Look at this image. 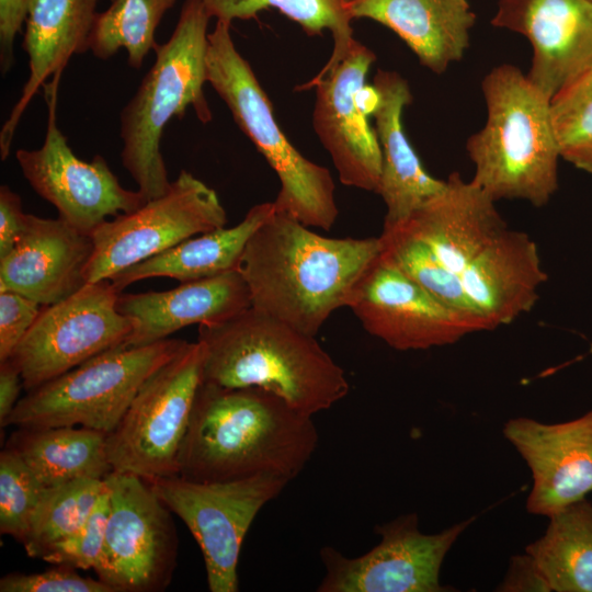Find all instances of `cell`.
I'll use <instances>...</instances> for the list:
<instances>
[{
    "instance_id": "1",
    "label": "cell",
    "mask_w": 592,
    "mask_h": 592,
    "mask_svg": "<svg viewBox=\"0 0 592 592\" xmlns=\"http://www.w3.org/2000/svg\"><path fill=\"white\" fill-rule=\"evenodd\" d=\"M317 444L312 415L275 394L202 380L180 448L178 476L225 481L270 474L293 480Z\"/></svg>"
},
{
    "instance_id": "2",
    "label": "cell",
    "mask_w": 592,
    "mask_h": 592,
    "mask_svg": "<svg viewBox=\"0 0 592 592\" xmlns=\"http://www.w3.org/2000/svg\"><path fill=\"white\" fill-rule=\"evenodd\" d=\"M380 251V237L329 238L274 210L249 239L238 271L253 308L316 337L348 307Z\"/></svg>"
},
{
    "instance_id": "3",
    "label": "cell",
    "mask_w": 592,
    "mask_h": 592,
    "mask_svg": "<svg viewBox=\"0 0 592 592\" xmlns=\"http://www.w3.org/2000/svg\"><path fill=\"white\" fill-rule=\"evenodd\" d=\"M203 382L257 387L314 415L349 392L344 371L316 337L252 306L218 323L198 326Z\"/></svg>"
},
{
    "instance_id": "4",
    "label": "cell",
    "mask_w": 592,
    "mask_h": 592,
    "mask_svg": "<svg viewBox=\"0 0 592 592\" xmlns=\"http://www.w3.org/2000/svg\"><path fill=\"white\" fill-rule=\"evenodd\" d=\"M481 90L487 121L466 143L471 180L496 202L546 205L558 190L560 158L550 99L510 64L492 68Z\"/></svg>"
},
{
    "instance_id": "5",
    "label": "cell",
    "mask_w": 592,
    "mask_h": 592,
    "mask_svg": "<svg viewBox=\"0 0 592 592\" xmlns=\"http://www.w3.org/2000/svg\"><path fill=\"white\" fill-rule=\"evenodd\" d=\"M205 0H185L169 39L156 44L155 61L119 114L123 167L152 200L171 185L160 150L163 129L192 106L203 123L212 119L204 95L208 22Z\"/></svg>"
},
{
    "instance_id": "6",
    "label": "cell",
    "mask_w": 592,
    "mask_h": 592,
    "mask_svg": "<svg viewBox=\"0 0 592 592\" xmlns=\"http://www.w3.org/2000/svg\"><path fill=\"white\" fill-rule=\"evenodd\" d=\"M230 26L231 22L217 20L208 33L206 82L275 171L281 182L275 210L329 231L339 215L332 175L305 158L284 135L265 91L235 46Z\"/></svg>"
},
{
    "instance_id": "7",
    "label": "cell",
    "mask_w": 592,
    "mask_h": 592,
    "mask_svg": "<svg viewBox=\"0 0 592 592\" xmlns=\"http://www.w3.org/2000/svg\"><path fill=\"white\" fill-rule=\"evenodd\" d=\"M186 343L168 338L106 350L27 391L1 428L83 426L110 434L144 382Z\"/></svg>"
},
{
    "instance_id": "8",
    "label": "cell",
    "mask_w": 592,
    "mask_h": 592,
    "mask_svg": "<svg viewBox=\"0 0 592 592\" xmlns=\"http://www.w3.org/2000/svg\"><path fill=\"white\" fill-rule=\"evenodd\" d=\"M204 346L187 342L140 386L116 428L107 434L113 471L147 481L178 476V457L198 387Z\"/></svg>"
},
{
    "instance_id": "9",
    "label": "cell",
    "mask_w": 592,
    "mask_h": 592,
    "mask_svg": "<svg viewBox=\"0 0 592 592\" xmlns=\"http://www.w3.org/2000/svg\"><path fill=\"white\" fill-rule=\"evenodd\" d=\"M289 481L282 476L262 474L225 481H193L172 476L149 482L197 542L208 590L236 592L243 539L261 509Z\"/></svg>"
},
{
    "instance_id": "10",
    "label": "cell",
    "mask_w": 592,
    "mask_h": 592,
    "mask_svg": "<svg viewBox=\"0 0 592 592\" xmlns=\"http://www.w3.org/2000/svg\"><path fill=\"white\" fill-rule=\"evenodd\" d=\"M227 214L216 191L182 170L161 196L101 224L92 234L93 250L86 283L160 254L196 235L225 227Z\"/></svg>"
},
{
    "instance_id": "11",
    "label": "cell",
    "mask_w": 592,
    "mask_h": 592,
    "mask_svg": "<svg viewBox=\"0 0 592 592\" xmlns=\"http://www.w3.org/2000/svg\"><path fill=\"white\" fill-rule=\"evenodd\" d=\"M110 511L94 572L114 592L163 591L177 565L179 539L170 509L149 481L112 471L104 478Z\"/></svg>"
},
{
    "instance_id": "12",
    "label": "cell",
    "mask_w": 592,
    "mask_h": 592,
    "mask_svg": "<svg viewBox=\"0 0 592 592\" xmlns=\"http://www.w3.org/2000/svg\"><path fill=\"white\" fill-rule=\"evenodd\" d=\"M110 280L87 283L42 310L10 360L30 391L91 357L125 344L132 320L121 314Z\"/></svg>"
},
{
    "instance_id": "13",
    "label": "cell",
    "mask_w": 592,
    "mask_h": 592,
    "mask_svg": "<svg viewBox=\"0 0 592 592\" xmlns=\"http://www.w3.org/2000/svg\"><path fill=\"white\" fill-rule=\"evenodd\" d=\"M61 72L44 84L47 127L38 149H18L15 159L32 189L58 212V217L91 235L101 224L146 203L137 190L125 189L106 160L96 155L79 159L57 125V92Z\"/></svg>"
},
{
    "instance_id": "14",
    "label": "cell",
    "mask_w": 592,
    "mask_h": 592,
    "mask_svg": "<svg viewBox=\"0 0 592 592\" xmlns=\"http://www.w3.org/2000/svg\"><path fill=\"white\" fill-rule=\"evenodd\" d=\"M375 60L374 52L354 38L335 66L320 71L303 89L316 88L312 126L341 183L377 193L382 152L367 118L377 102V92L366 84Z\"/></svg>"
},
{
    "instance_id": "15",
    "label": "cell",
    "mask_w": 592,
    "mask_h": 592,
    "mask_svg": "<svg viewBox=\"0 0 592 592\" xmlns=\"http://www.w3.org/2000/svg\"><path fill=\"white\" fill-rule=\"evenodd\" d=\"M474 517L436 533L424 534L415 513L403 514L375 526L380 542L362 556L351 558L331 546L319 555L325 576L318 592H442L443 560Z\"/></svg>"
},
{
    "instance_id": "16",
    "label": "cell",
    "mask_w": 592,
    "mask_h": 592,
    "mask_svg": "<svg viewBox=\"0 0 592 592\" xmlns=\"http://www.w3.org/2000/svg\"><path fill=\"white\" fill-rule=\"evenodd\" d=\"M372 335L398 351L454 344L483 331L402 272L382 251L354 288L348 305Z\"/></svg>"
},
{
    "instance_id": "17",
    "label": "cell",
    "mask_w": 592,
    "mask_h": 592,
    "mask_svg": "<svg viewBox=\"0 0 592 592\" xmlns=\"http://www.w3.org/2000/svg\"><path fill=\"white\" fill-rule=\"evenodd\" d=\"M503 435L531 469L530 513L549 517L592 492V409L558 423L510 419Z\"/></svg>"
},
{
    "instance_id": "18",
    "label": "cell",
    "mask_w": 592,
    "mask_h": 592,
    "mask_svg": "<svg viewBox=\"0 0 592 592\" xmlns=\"http://www.w3.org/2000/svg\"><path fill=\"white\" fill-rule=\"evenodd\" d=\"M491 24L528 39L526 76L550 100L592 67L591 0H499Z\"/></svg>"
},
{
    "instance_id": "19",
    "label": "cell",
    "mask_w": 592,
    "mask_h": 592,
    "mask_svg": "<svg viewBox=\"0 0 592 592\" xmlns=\"http://www.w3.org/2000/svg\"><path fill=\"white\" fill-rule=\"evenodd\" d=\"M396 226L425 244L462 291L465 272L509 228L496 201L458 172H452L442 192Z\"/></svg>"
},
{
    "instance_id": "20",
    "label": "cell",
    "mask_w": 592,
    "mask_h": 592,
    "mask_svg": "<svg viewBox=\"0 0 592 592\" xmlns=\"http://www.w3.org/2000/svg\"><path fill=\"white\" fill-rule=\"evenodd\" d=\"M92 250L91 235L59 217L29 214L15 247L0 258V292L19 293L42 306L58 303L87 284Z\"/></svg>"
},
{
    "instance_id": "21",
    "label": "cell",
    "mask_w": 592,
    "mask_h": 592,
    "mask_svg": "<svg viewBox=\"0 0 592 592\" xmlns=\"http://www.w3.org/2000/svg\"><path fill=\"white\" fill-rule=\"evenodd\" d=\"M251 306L238 270L183 282L162 292L119 294L117 308L133 322L127 346L148 345L192 325L221 322Z\"/></svg>"
},
{
    "instance_id": "22",
    "label": "cell",
    "mask_w": 592,
    "mask_h": 592,
    "mask_svg": "<svg viewBox=\"0 0 592 592\" xmlns=\"http://www.w3.org/2000/svg\"><path fill=\"white\" fill-rule=\"evenodd\" d=\"M535 241L506 228L462 277L463 291L487 331L530 312L546 282Z\"/></svg>"
},
{
    "instance_id": "23",
    "label": "cell",
    "mask_w": 592,
    "mask_h": 592,
    "mask_svg": "<svg viewBox=\"0 0 592 592\" xmlns=\"http://www.w3.org/2000/svg\"><path fill=\"white\" fill-rule=\"evenodd\" d=\"M372 86L377 92L372 115L382 152L377 194L387 208L383 227H392L442 192L446 181L424 169L405 133L402 114L412 102L408 81L396 71L378 70Z\"/></svg>"
},
{
    "instance_id": "24",
    "label": "cell",
    "mask_w": 592,
    "mask_h": 592,
    "mask_svg": "<svg viewBox=\"0 0 592 592\" xmlns=\"http://www.w3.org/2000/svg\"><path fill=\"white\" fill-rule=\"evenodd\" d=\"M98 0H32L22 47L29 56V78L0 132V156L10 153L16 126L27 104L48 78L62 72L69 59L88 50Z\"/></svg>"
},
{
    "instance_id": "25",
    "label": "cell",
    "mask_w": 592,
    "mask_h": 592,
    "mask_svg": "<svg viewBox=\"0 0 592 592\" xmlns=\"http://www.w3.org/2000/svg\"><path fill=\"white\" fill-rule=\"evenodd\" d=\"M346 7L352 19H372L394 31L436 75L464 57L476 22L468 0H356Z\"/></svg>"
},
{
    "instance_id": "26",
    "label": "cell",
    "mask_w": 592,
    "mask_h": 592,
    "mask_svg": "<svg viewBox=\"0 0 592 592\" xmlns=\"http://www.w3.org/2000/svg\"><path fill=\"white\" fill-rule=\"evenodd\" d=\"M274 210L273 202L254 205L236 226H225L186 239L116 273L110 281L121 293L130 284L147 278L169 277L183 283L238 270L249 239Z\"/></svg>"
},
{
    "instance_id": "27",
    "label": "cell",
    "mask_w": 592,
    "mask_h": 592,
    "mask_svg": "<svg viewBox=\"0 0 592 592\" xmlns=\"http://www.w3.org/2000/svg\"><path fill=\"white\" fill-rule=\"evenodd\" d=\"M106 439V433L83 426L18 428L5 446L14 449L46 487H53L110 475L113 468Z\"/></svg>"
},
{
    "instance_id": "28",
    "label": "cell",
    "mask_w": 592,
    "mask_h": 592,
    "mask_svg": "<svg viewBox=\"0 0 592 592\" xmlns=\"http://www.w3.org/2000/svg\"><path fill=\"white\" fill-rule=\"evenodd\" d=\"M525 551L551 591L592 592V502L583 499L550 515L545 534Z\"/></svg>"
},
{
    "instance_id": "29",
    "label": "cell",
    "mask_w": 592,
    "mask_h": 592,
    "mask_svg": "<svg viewBox=\"0 0 592 592\" xmlns=\"http://www.w3.org/2000/svg\"><path fill=\"white\" fill-rule=\"evenodd\" d=\"M177 0H111L98 12L88 41V50L98 59H109L119 49L127 53V62L139 69L153 49L156 30Z\"/></svg>"
},
{
    "instance_id": "30",
    "label": "cell",
    "mask_w": 592,
    "mask_h": 592,
    "mask_svg": "<svg viewBox=\"0 0 592 592\" xmlns=\"http://www.w3.org/2000/svg\"><path fill=\"white\" fill-rule=\"evenodd\" d=\"M212 18L232 22L249 20L267 8L298 23L310 36L320 35L325 30L332 33L333 50L320 71L335 66L348 53L354 37L348 7L341 0H205Z\"/></svg>"
},
{
    "instance_id": "31",
    "label": "cell",
    "mask_w": 592,
    "mask_h": 592,
    "mask_svg": "<svg viewBox=\"0 0 592 592\" xmlns=\"http://www.w3.org/2000/svg\"><path fill=\"white\" fill-rule=\"evenodd\" d=\"M104 479L79 478L47 487L22 544L30 557L43 558L55 544L79 530L106 491Z\"/></svg>"
},
{
    "instance_id": "32",
    "label": "cell",
    "mask_w": 592,
    "mask_h": 592,
    "mask_svg": "<svg viewBox=\"0 0 592 592\" xmlns=\"http://www.w3.org/2000/svg\"><path fill=\"white\" fill-rule=\"evenodd\" d=\"M560 158L592 174V67L550 100Z\"/></svg>"
},
{
    "instance_id": "33",
    "label": "cell",
    "mask_w": 592,
    "mask_h": 592,
    "mask_svg": "<svg viewBox=\"0 0 592 592\" xmlns=\"http://www.w3.org/2000/svg\"><path fill=\"white\" fill-rule=\"evenodd\" d=\"M22 457L5 446L0 453V532L23 544L46 490Z\"/></svg>"
},
{
    "instance_id": "34",
    "label": "cell",
    "mask_w": 592,
    "mask_h": 592,
    "mask_svg": "<svg viewBox=\"0 0 592 592\" xmlns=\"http://www.w3.org/2000/svg\"><path fill=\"white\" fill-rule=\"evenodd\" d=\"M109 511L110 494L106 489L87 522L69 537L50 547L42 559L52 565L94 571L104 550Z\"/></svg>"
},
{
    "instance_id": "35",
    "label": "cell",
    "mask_w": 592,
    "mask_h": 592,
    "mask_svg": "<svg viewBox=\"0 0 592 592\" xmlns=\"http://www.w3.org/2000/svg\"><path fill=\"white\" fill-rule=\"evenodd\" d=\"M1 592H114L105 582L80 576L75 568L55 565L38 573L11 572L0 580Z\"/></svg>"
},
{
    "instance_id": "36",
    "label": "cell",
    "mask_w": 592,
    "mask_h": 592,
    "mask_svg": "<svg viewBox=\"0 0 592 592\" xmlns=\"http://www.w3.org/2000/svg\"><path fill=\"white\" fill-rule=\"evenodd\" d=\"M42 307L19 293L0 292V362L11 356L37 319Z\"/></svg>"
},
{
    "instance_id": "37",
    "label": "cell",
    "mask_w": 592,
    "mask_h": 592,
    "mask_svg": "<svg viewBox=\"0 0 592 592\" xmlns=\"http://www.w3.org/2000/svg\"><path fill=\"white\" fill-rule=\"evenodd\" d=\"M32 0H0V70L4 76L14 65V41L22 32Z\"/></svg>"
},
{
    "instance_id": "38",
    "label": "cell",
    "mask_w": 592,
    "mask_h": 592,
    "mask_svg": "<svg viewBox=\"0 0 592 592\" xmlns=\"http://www.w3.org/2000/svg\"><path fill=\"white\" fill-rule=\"evenodd\" d=\"M22 198L8 185L0 186V258L16 244L27 224Z\"/></svg>"
},
{
    "instance_id": "39",
    "label": "cell",
    "mask_w": 592,
    "mask_h": 592,
    "mask_svg": "<svg viewBox=\"0 0 592 592\" xmlns=\"http://www.w3.org/2000/svg\"><path fill=\"white\" fill-rule=\"evenodd\" d=\"M496 591L550 592L551 589L534 558L525 551L511 557L506 573Z\"/></svg>"
},
{
    "instance_id": "40",
    "label": "cell",
    "mask_w": 592,
    "mask_h": 592,
    "mask_svg": "<svg viewBox=\"0 0 592 592\" xmlns=\"http://www.w3.org/2000/svg\"><path fill=\"white\" fill-rule=\"evenodd\" d=\"M23 387L21 374L10 361L0 362V425L16 406L20 390Z\"/></svg>"
},
{
    "instance_id": "41",
    "label": "cell",
    "mask_w": 592,
    "mask_h": 592,
    "mask_svg": "<svg viewBox=\"0 0 592 592\" xmlns=\"http://www.w3.org/2000/svg\"><path fill=\"white\" fill-rule=\"evenodd\" d=\"M345 5L356 1V0H341Z\"/></svg>"
},
{
    "instance_id": "42",
    "label": "cell",
    "mask_w": 592,
    "mask_h": 592,
    "mask_svg": "<svg viewBox=\"0 0 592 592\" xmlns=\"http://www.w3.org/2000/svg\"><path fill=\"white\" fill-rule=\"evenodd\" d=\"M592 1V0H591Z\"/></svg>"
}]
</instances>
